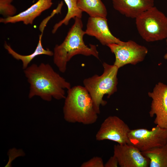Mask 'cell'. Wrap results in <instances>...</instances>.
<instances>
[{"label": "cell", "mask_w": 167, "mask_h": 167, "mask_svg": "<svg viewBox=\"0 0 167 167\" xmlns=\"http://www.w3.org/2000/svg\"><path fill=\"white\" fill-rule=\"evenodd\" d=\"M24 72L30 85L29 98L37 96L48 101L53 97L58 100L65 99V89L71 88L70 83L48 63L32 64Z\"/></svg>", "instance_id": "cell-1"}, {"label": "cell", "mask_w": 167, "mask_h": 167, "mask_svg": "<svg viewBox=\"0 0 167 167\" xmlns=\"http://www.w3.org/2000/svg\"><path fill=\"white\" fill-rule=\"evenodd\" d=\"M81 18L75 17L74 24L69 31L63 42L56 45L54 49L53 62L60 72H65L68 62L74 56L81 54L93 56L99 59L96 46L86 45L84 41L85 31L83 30Z\"/></svg>", "instance_id": "cell-2"}, {"label": "cell", "mask_w": 167, "mask_h": 167, "mask_svg": "<svg viewBox=\"0 0 167 167\" xmlns=\"http://www.w3.org/2000/svg\"><path fill=\"white\" fill-rule=\"evenodd\" d=\"M65 99L63 109L66 121L85 125L96 122L98 114L89 93L84 86L77 85L67 90Z\"/></svg>", "instance_id": "cell-3"}, {"label": "cell", "mask_w": 167, "mask_h": 167, "mask_svg": "<svg viewBox=\"0 0 167 167\" xmlns=\"http://www.w3.org/2000/svg\"><path fill=\"white\" fill-rule=\"evenodd\" d=\"M104 71L100 75H95L84 79V87L89 93L94 107L98 114L100 113V106H104L106 101L103 99L104 96L107 97L117 91V73L118 68L114 65H110L104 62L102 64Z\"/></svg>", "instance_id": "cell-4"}, {"label": "cell", "mask_w": 167, "mask_h": 167, "mask_svg": "<svg viewBox=\"0 0 167 167\" xmlns=\"http://www.w3.org/2000/svg\"><path fill=\"white\" fill-rule=\"evenodd\" d=\"M137 29L140 36L148 42L167 38V17L153 6L135 19Z\"/></svg>", "instance_id": "cell-5"}, {"label": "cell", "mask_w": 167, "mask_h": 167, "mask_svg": "<svg viewBox=\"0 0 167 167\" xmlns=\"http://www.w3.org/2000/svg\"><path fill=\"white\" fill-rule=\"evenodd\" d=\"M129 144L141 152L167 144V129L156 125L151 130L146 128L131 130L128 135Z\"/></svg>", "instance_id": "cell-6"}, {"label": "cell", "mask_w": 167, "mask_h": 167, "mask_svg": "<svg viewBox=\"0 0 167 167\" xmlns=\"http://www.w3.org/2000/svg\"><path fill=\"white\" fill-rule=\"evenodd\" d=\"M107 46L114 54L113 65L118 69L127 64L135 65L142 61L148 52L146 47L132 40L121 44H109Z\"/></svg>", "instance_id": "cell-7"}, {"label": "cell", "mask_w": 167, "mask_h": 167, "mask_svg": "<svg viewBox=\"0 0 167 167\" xmlns=\"http://www.w3.org/2000/svg\"><path fill=\"white\" fill-rule=\"evenodd\" d=\"M131 129L124 121L116 116H110L101 123L96 135V140H109L119 144L129 143Z\"/></svg>", "instance_id": "cell-8"}, {"label": "cell", "mask_w": 167, "mask_h": 167, "mask_svg": "<svg viewBox=\"0 0 167 167\" xmlns=\"http://www.w3.org/2000/svg\"><path fill=\"white\" fill-rule=\"evenodd\" d=\"M148 94L152 100L149 112L150 117L155 115L154 123L167 129V85L159 82L156 85L153 91Z\"/></svg>", "instance_id": "cell-9"}, {"label": "cell", "mask_w": 167, "mask_h": 167, "mask_svg": "<svg viewBox=\"0 0 167 167\" xmlns=\"http://www.w3.org/2000/svg\"><path fill=\"white\" fill-rule=\"evenodd\" d=\"M113 155L117 157L121 167H148L149 161L141 152L129 143L115 145Z\"/></svg>", "instance_id": "cell-10"}, {"label": "cell", "mask_w": 167, "mask_h": 167, "mask_svg": "<svg viewBox=\"0 0 167 167\" xmlns=\"http://www.w3.org/2000/svg\"><path fill=\"white\" fill-rule=\"evenodd\" d=\"M84 31L85 34L95 37L103 45L107 46L109 44L123 42L111 33L106 18L89 17Z\"/></svg>", "instance_id": "cell-11"}, {"label": "cell", "mask_w": 167, "mask_h": 167, "mask_svg": "<svg viewBox=\"0 0 167 167\" xmlns=\"http://www.w3.org/2000/svg\"><path fill=\"white\" fill-rule=\"evenodd\" d=\"M53 4L52 0H38L26 10L13 16L1 18L0 23L4 24L22 22L26 24H32L34 19L44 11L49 9Z\"/></svg>", "instance_id": "cell-12"}, {"label": "cell", "mask_w": 167, "mask_h": 167, "mask_svg": "<svg viewBox=\"0 0 167 167\" xmlns=\"http://www.w3.org/2000/svg\"><path fill=\"white\" fill-rule=\"evenodd\" d=\"M114 8L126 17L135 19L154 6V0H112Z\"/></svg>", "instance_id": "cell-13"}, {"label": "cell", "mask_w": 167, "mask_h": 167, "mask_svg": "<svg viewBox=\"0 0 167 167\" xmlns=\"http://www.w3.org/2000/svg\"><path fill=\"white\" fill-rule=\"evenodd\" d=\"M43 32L39 36V40L37 46L33 52L28 55H22L19 54L14 50L6 42L4 44L5 49L8 53L15 59L21 60L22 62L23 69L26 68L31 61L36 57L41 55H45L49 56H53L54 53L49 49H44L42 44V37Z\"/></svg>", "instance_id": "cell-14"}, {"label": "cell", "mask_w": 167, "mask_h": 167, "mask_svg": "<svg viewBox=\"0 0 167 167\" xmlns=\"http://www.w3.org/2000/svg\"><path fill=\"white\" fill-rule=\"evenodd\" d=\"M77 5L82 11L90 17L106 18L107 10L101 0H76Z\"/></svg>", "instance_id": "cell-15"}, {"label": "cell", "mask_w": 167, "mask_h": 167, "mask_svg": "<svg viewBox=\"0 0 167 167\" xmlns=\"http://www.w3.org/2000/svg\"><path fill=\"white\" fill-rule=\"evenodd\" d=\"M141 152L149 160V167H167V144Z\"/></svg>", "instance_id": "cell-16"}, {"label": "cell", "mask_w": 167, "mask_h": 167, "mask_svg": "<svg viewBox=\"0 0 167 167\" xmlns=\"http://www.w3.org/2000/svg\"><path fill=\"white\" fill-rule=\"evenodd\" d=\"M67 7V12L65 17L53 27L52 32L55 33L58 28L64 24L67 25L70 20L75 17L81 18L83 12L79 8L77 5L76 0H64Z\"/></svg>", "instance_id": "cell-17"}, {"label": "cell", "mask_w": 167, "mask_h": 167, "mask_svg": "<svg viewBox=\"0 0 167 167\" xmlns=\"http://www.w3.org/2000/svg\"><path fill=\"white\" fill-rule=\"evenodd\" d=\"M13 0H0V13L5 18L15 15L16 9L11 4Z\"/></svg>", "instance_id": "cell-18"}, {"label": "cell", "mask_w": 167, "mask_h": 167, "mask_svg": "<svg viewBox=\"0 0 167 167\" xmlns=\"http://www.w3.org/2000/svg\"><path fill=\"white\" fill-rule=\"evenodd\" d=\"M102 158L99 156H94L88 161L83 162L81 167H104Z\"/></svg>", "instance_id": "cell-19"}, {"label": "cell", "mask_w": 167, "mask_h": 167, "mask_svg": "<svg viewBox=\"0 0 167 167\" xmlns=\"http://www.w3.org/2000/svg\"><path fill=\"white\" fill-rule=\"evenodd\" d=\"M9 161L5 167L11 166V162L16 158L19 156H24L25 154L22 149H17L14 148L9 150L7 153Z\"/></svg>", "instance_id": "cell-20"}, {"label": "cell", "mask_w": 167, "mask_h": 167, "mask_svg": "<svg viewBox=\"0 0 167 167\" xmlns=\"http://www.w3.org/2000/svg\"><path fill=\"white\" fill-rule=\"evenodd\" d=\"M118 165V164L117 159L113 155L104 164V167H117Z\"/></svg>", "instance_id": "cell-21"}, {"label": "cell", "mask_w": 167, "mask_h": 167, "mask_svg": "<svg viewBox=\"0 0 167 167\" xmlns=\"http://www.w3.org/2000/svg\"><path fill=\"white\" fill-rule=\"evenodd\" d=\"M166 44L167 45V38L166 39ZM164 58L166 60H167V52L164 55Z\"/></svg>", "instance_id": "cell-22"}, {"label": "cell", "mask_w": 167, "mask_h": 167, "mask_svg": "<svg viewBox=\"0 0 167 167\" xmlns=\"http://www.w3.org/2000/svg\"></svg>", "instance_id": "cell-23"}]
</instances>
